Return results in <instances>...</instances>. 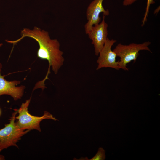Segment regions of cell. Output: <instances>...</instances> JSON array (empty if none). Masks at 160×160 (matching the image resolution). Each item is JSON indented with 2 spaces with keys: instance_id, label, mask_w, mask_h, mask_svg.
<instances>
[{
  "instance_id": "9",
  "label": "cell",
  "mask_w": 160,
  "mask_h": 160,
  "mask_svg": "<svg viewBox=\"0 0 160 160\" xmlns=\"http://www.w3.org/2000/svg\"><path fill=\"white\" fill-rule=\"evenodd\" d=\"M105 158V151L101 147L99 148L96 155L89 160H104Z\"/></svg>"
},
{
  "instance_id": "6",
  "label": "cell",
  "mask_w": 160,
  "mask_h": 160,
  "mask_svg": "<svg viewBox=\"0 0 160 160\" xmlns=\"http://www.w3.org/2000/svg\"><path fill=\"white\" fill-rule=\"evenodd\" d=\"M105 19V16L103 15L102 21L98 24L93 26L87 34L89 38L92 41L95 54L97 56L108 38V25Z\"/></svg>"
},
{
  "instance_id": "2",
  "label": "cell",
  "mask_w": 160,
  "mask_h": 160,
  "mask_svg": "<svg viewBox=\"0 0 160 160\" xmlns=\"http://www.w3.org/2000/svg\"><path fill=\"white\" fill-rule=\"evenodd\" d=\"M31 99L27 100L22 103L20 108L17 110L18 115L16 116L17 120L16 124L21 129L29 131L35 129L41 131L40 124L43 119H52L55 121L58 120L50 113L47 111L44 112L43 115L41 117L34 116L28 112V108Z\"/></svg>"
},
{
  "instance_id": "13",
  "label": "cell",
  "mask_w": 160,
  "mask_h": 160,
  "mask_svg": "<svg viewBox=\"0 0 160 160\" xmlns=\"http://www.w3.org/2000/svg\"><path fill=\"white\" fill-rule=\"evenodd\" d=\"M2 45H3L2 44V43L0 44V47H1Z\"/></svg>"
},
{
  "instance_id": "3",
  "label": "cell",
  "mask_w": 160,
  "mask_h": 160,
  "mask_svg": "<svg viewBox=\"0 0 160 160\" xmlns=\"http://www.w3.org/2000/svg\"><path fill=\"white\" fill-rule=\"evenodd\" d=\"M149 41H145L141 44L132 43L128 45L118 44L113 51L117 56L120 57L118 61L120 69L124 71H128L127 64L132 61L135 62L141 50H147L151 52L148 47L150 44Z\"/></svg>"
},
{
  "instance_id": "8",
  "label": "cell",
  "mask_w": 160,
  "mask_h": 160,
  "mask_svg": "<svg viewBox=\"0 0 160 160\" xmlns=\"http://www.w3.org/2000/svg\"><path fill=\"white\" fill-rule=\"evenodd\" d=\"M2 65L0 63V96L6 95L10 96L15 100L20 99L22 97L25 87L24 86H16L20 83V81L14 80L8 81L1 75Z\"/></svg>"
},
{
  "instance_id": "4",
  "label": "cell",
  "mask_w": 160,
  "mask_h": 160,
  "mask_svg": "<svg viewBox=\"0 0 160 160\" xmlns=\"http://www.w3.org/2000/svg\"><path fill=\"white\" fill-rule=\"evenodd\" d=\"M17 110H15L9 124L0 129V152L11 146L18 147L16 143L23 135L30 131L20 129L15 122Z\"/></svg>"
},
{
  "instance_id": "10",
  "label": "cell",
  "mask_w": 160,
  "mask_h": 160,
  "mask_svg": "<svg viewBox=\"0 0 160 160\" xmlns=\"http://www.w3.org/2000/svg\"><path fill=\"white\" fill-rule=\"evenodd\" d=\"M155 3L153 0H147V6L146 8L145 12L144 15V17L142 21V26H143L145 24V22L147 20V18L149 12L150 5L151 4Z\"/></svg>"
},
{
  "instance_id": "5",
  "label": "cell",
  "mask_w": 160,
  "mask_h": 160,
  "mask_svg": "<svg viewBox=\"0 0 160 160\" xmlns=\"http://www.w3.org/2000/svg\"><path fill=\"white\" fill-rule=\"evenodd\" d=\"M116 41L108 38L103 47L100 52L97 62V70L103 68H110L116 70L120 69L118 61H116V53L111 50V47Z\"/></svg>"
},
{
  "instance_id": "11",
  "label": "cell",
  "mask_w": 160,
  "mask_h": 160,
  "mask_svg": "<svg viewBox=\"0 0 160 160\" xmlns=\"http://www.w3.org/2000/svg\"><path fill=\"white\" fill-rule=\"evenodd\" d=\"M137 0H124L123 1V5L124 6L130 5Z\"/></svg>"
},
{
  "instance_id": "7",
  "label": "cell",
  "mask_w": 160,
  "mask_h": 160,
  "mask_svg": "<svg viewBox=\"0 0 160 160\" xmlns=\"http://www.w3.org/2000/svg\"><path fill=\"white\" fill-rule=\"evenodd\" d=\"M103 0H93L87 7L86 12L88 20L84 25L85 32L87 34L92 27L101 21L100 14L103 13L104 16L108 15L109 12L104 9L103 5Z\"/></svg>"
},
{
  "instance_id": "14",
  "label": "cell",
  "mask_w": 160,
  "mask_h": 160,
  "mask_svg": "<svg viewBox=\"0 0 160 160\" xmlns=\"http://www.w3.org/2000/svg\"><path fill=\"white\" fill-rule=\"evenodd\" d=\"M1 109H0V115H1Z\"/></svg>"
},
{
  "instance_id": "12",
  "label": "cell",
  "mask_w": 160,
  "mask_h": 160,
  "mask_svg": "<svg viewBox=\"0 0 160 160\" xmlns=\"http://www.w3.org/2000/svg\"><path fill=\"white\" fill-rule=\"evenodd\" d=\"M4 159V157L3 155H0V160H3Z\"/></svg>"
},
{
  "instance_id": "1",
  "label": "cell",
  "mask_w": 160,
  "mask_h": 160,
  "mask_svg": "<svg viewBox=\"0 0 160 160\" xmlns=\"http://www.w3.org/2000/svg\"><path fill=\"white\" fill-rule=\"evenodd\" d=\"M21 37L14 41H6L15 44L20 41L23 38L28 37L35 40L38 43L39 48L37 52V57L39 58L47 60L49 67L46 76L42 81L44 83L50 73V68L55 74L63 64L64 59L63 56V52L60 49V44L57 39H51L48 32L41 30L37 27H34L31 30L24 28L21 31Z\"/></svg>"
}]
</instances>
